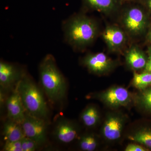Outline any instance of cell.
Returning <instances> with one entry per match:
<instances>
[{"label":"cell","mask_w":151,"mask_h":151,"mask_svg":"<svg viewBox=\"0 0 151 151\" xmlns=\"http://www.w3.org/2000/svg\"><path fill=\"white\" fill-rule=\"evenodd\" d=\"M62 27L65 41L76 51H84L91 46L101 32L98 22L83 12L66 19Z\"/></svg>","instance_id":"6da1fadb"},{"label":"cell","mask_w":151,"mask_h":151,"mask_svg":"<svg viewBox=\"0 0 151 151\" xmlns=\"http://www.w3.org/2000/svg\"><path fill=\"white\" fill-rule=\"evenodd\" d=\"M150 13L137 1H124L118 16V24L134 43L145 38L150 26Z\"/></svg>","instance_id":"7a4b0ae2"},{"label":"cell","mask_w":151,"mask_h":151,"mask_svg":"<svg viewBox=\"0 0 151 151\" xmlns=\"http://www.w3.org/2000/svg\"><path fill=\"white\" fill-rule=\"evenodd\" d=\"M39 72L41 84L50 101L56 103L63 100L67 92V83L52 55H47L44 58Z\"/></svg>","instance_id":"3957f363"},{"label":"cell","mask_w":151,"mask_h":151,"mask_svg":"<svg viewBox=\"0 0 151 151\" xmlns=\"http://www.w3.org/2000/svg\"><path fill=\"white\" fill-rule=\"evenodd\" d=\"M16 87L26 112L45 120L48 115V107L42 92L35 82L25 73Z\"/></svg>","instance_id":"277c9868"},{"label":"cell","mask_w":151,"mask_h":151,"mask_svg":"<svg viewBox=\"0 0 151 151\" xmlns=\"http://www.w3.org/2000/svg\"><path fill=\"white\" fill-rule=\"evenodd\" d=\"M128 121V116L120 109L107 112L103 118L99 133L103 142L108 145L120 142L124 136Z\"/></svg>","instance_id":"5b68a950"},{"label":"cell","mask_w":151,"mask_h":151,"mask_svg":"<svg viewBox=\"0 0 151 151\" xmlns=\"http://www.w3.org/2000/svg\"><path fill=\"white\" fill-rule=\"evenodd\" d=\"M87 97L98 100L111 110L134 106V93L119 85L111 86L103 91L89 94Z\"/></svg>","instance_id":"8992f818"},{"label":"cell","mask_w":151,"mask_h":151,"mask_svg":"<svg viewBox=\"0 0 151 151\" xmlns=\"http://www.w3.org/2000/svg\"><path fill=\"white\" fill-rule=\"evenodd\" d=\"M81 65L89 73L98 76L108 75L120 65L117 60L112 59L104 52H89L80 60Z\"/></svg>","instance_id":"52a82bcc"},{"label":"cell","mask_w":151,"mask_h":151,"mask_svg":"<svg viewBox=\"0 0 151 151\" xmlns=\"http://www.w3.org/2000/svg\"><path fill=\"white\" fill-rule=\"evenodd\" d=\"M100 35L111 53L124 54L130 42L127 33L118 24L106 25Z\"/></svg>","instance_id":"ba28073f"},{"label":"cell","mask_w":151,"mask_h":151,"mask_svg":"<svg viewBox=\"0 0 151 151\" xmlns=\"http://www.w3.org/2000/svg\"><path fill=\"white\" fill-rule=\"evenodd\" d=\"M22 125L26 137L34 141L39 146L46 142L47 125L45 119L32 116L26 112Z\"/></svg>","instance_id":"9c48e42d"},{"label":"cell","mask_w":151,"mask_h":151,"mask_svg":"<svg viewBox=\"0 0 151 151\" xmlns=\"http://www.w3.org/2000/svg\"><path fill=\"white\" fill-rule=\"evenodd\" d=\"M81 134L79 124L73 120L61 118L55 124L53 131V137L59 142L70 144L78 139Z\"/></svg>","instance_id":"30bf717a"},{"label":"cell","mask_w":151,"mask_h":151,"mask_svg":"<svg viewBox=\"0 0 151 151\" xmlns=\"http://www.w3.org/2000/svg\"><path fill=\"white\" fill-rule=\"evenodd\" d=\"M124 137L133 142L142 145L151 150V124L137 122L126 129Z\"/></svg>","instance_id":"8fae6325"},{"label":"cell","mask_w":151,"mask_h":151,"mask_svg":"<svg viewBox=\"0 0 151 151\" xmlns=\"http://www.w3.org/2000/svg\"><path fill=\"white\" fill-rule=\"evenodd\" d=\"M84 9L96 11L106 17H117L123 0H82Z\"/></svg>","instance_id":"7c38bea8"},{"label":"cell","mask_w":151,"mask_h":151,"mask_svg":"<svg viewBox=\"0 0 151 151\" xmlns=\"http://www.w3.org/2000/svg\"><path fill=\"white\" fill-rule=\"evenodd\" d=\"M127 67L133 72L145 69L147 62V55L137 45L132 43L124 53Z\"/></svg>","instance_id":"4fadbf2b"},{"label":"cell","mask_w":151,"mask_h":151,"mask_svg":"<svg viewBox=\"0 0 151 151\" xmlns=\"http://www.w3.org/2000/svg\"><path fill=\"white\" fill-rule=\"evenodd\" d=\"M25 73L18 66L5 61L0 62V84L4 88H7L17 84Z\"/></svg>","instance_id":"5bb4252c"},{"label":"cell","mask_w":151,"mask_h":151,"mask_svg":"<svg viewBox=\"0 0 151 151\" xmlns=\"http://www.w3.org/2000/svg\"><path fill=\"white\" fill-rule=\"evenodd\" d=\"M9 119L22 124L25 118L26 111L17 87L6 102Z\"/></svg>","instance_id":"9a60e30c"},{"label":"cell","mask_w":151,"mask_h":151,"mask_svg":"<svg viewBox=\"0 0 151 151\" xmlns=\"http://www.w3.org/2000/svg\"><path fill=\"white\" fill-rule=\"evenodd\" d=\"M80 118L84 127L89 129L97 128L103 119L100 108L94 104L87 105L81 112Z\"/></svg>","instance_id":"2e32d148"},{"label":"cell","mask_w":151,"mask_h":151,"mask_svg":"<svg viewBox=\"0 0 151 151\" xmlns=\"http://www.w3.org/2000/svg\"><path fill=\"white\" fill-rule=\"evenodd\" d=\"M3 134L6 142L21 141L25 137L22 124L9 119L4 125Z\"/></svg>","instance_id":"e0dca14e"},{"label":"cell","mask_w":151,"mask_h":151,"mask_svg":"<svg viewBox=\"0 0 151 151\" xmlns=\"http://www.w3.org/2000/svg\"><path fill=\"white\" fill-rule=\"evenodd\" d=\"M134 106L142 113L151 115V86L134 93Z\"/></svg>","instance_id":"ac0fdd59"},{"label":"cell","mask_w":151,"mask_h":151,"mask_svg":"<svg viewBox=\"0 0 151 151\" xmlns=\"http://www.w3.org/2000/svg\"><path fill=\"white\" fill-rule=\"evenodd\" d=\"M78 140V147L81 150L94 151L99 147L102 140L100 135L87 132L80 135Z\"/></svg>","instance_id":"d6986e66"},{"label":"cell","mask_w":151,"mask_h":151,"mask_svg":"<svg viewBox=\"0 0 151 151\" xmlns=\"http://www.w3.org/2000/svg\"><path fill=\"white\" fill-rule=\"evenodd\" d=\"M132 86L138 90H142L151 86V73L142 71L134 72L131 81Z\"/></svg>","instance_id":"ffe728a7"},{"label":"cell","mask_w":151,"mask_h":151,"mask_svg":"<svg viewBox=\"0 0 151 151\" xmlns=\"http://www.w3.org/2000/svg\"><path fill=\"white\" fill-rule=\"evenodd\" d=\"M22 151H34L37 149L38 145L31 139L25 137L21 140Z\"/></svg>","instance_id":"44dd1931"},{"label":"cell","mask_w":151,"mask_h":151,"mask_svg":"<svg viewBox=\"0 0 151 151\" xmlns=\"http://www.w3.org/2000/svg\"><path fill=\"white\" fill-rule=\"evenodd\" d=\"M4 150L5 151H22L21 140L6 142Z\"/></svg>","instance_id":"7402d4cb"},{"label":"cell","mask_w":151,"mask_h":151,"mask_svg":"<svg viewBox=\"0 0 151 151\" xmlns=\"http://www.w3.org/2000/svg\"><path fill=\"white\" fill-rule=\"evenodd\" d=\"M125 151H150L142 145L138 143L133 142L128 144L125 149Z\"/></svg>","instance_id":"603a6c76"},{"label":"cell","mask_w":151,"mask_h":151,"mask_svg":"<svg viewBox=\"0 0 151 151\" xmlns=\"http://www.w3.org/2000/svg\"><path fill=\"white\" fill-rule=\"evenodd\" d=\"M148 60L147 65L143 71L151 73V46H148L147 50Z\"/></svg>","instance_id":"cb8c5ba5"},{"label":"cell","mask_w":151,"mask_h":151,"mask_svg":"<svg viewBox=\"0 0 151 151\" xmlns=\"http://www.w3.org/2000/svg\"><path fill=\"white\" fill-rule=\"evenodd\" d=\"M151 14V0H136Z\"/></svg>","instance_id":"d4e9b609"},{"label":"cell","mask_w":151,"mask_h":151,"mask_svg":"<svg viewBox=\"0 0 151 151\" xmlns=\"http://www.w3.org/2000/svg\"><path fill=\"white\" fill-rule=\"evenodd\" d=\"M145 39L146 43L149 45V46H151V19L148 29L145 37Z\"/></svg>","instance_id":"484cf974"},{"label":"cell","mask_w":151,"mask_h":151,"mask_svg":"<svg viewBox=\"0 0 151 151\" xmlns=\"http://www.w3.org/2000/svg\"><path fill=\"white\" fill-rule=\"evenodd\" d=\"M136 0H123L124 1H135Z\"/></svg>","instance_id":"4316f807"}]
</instances>
